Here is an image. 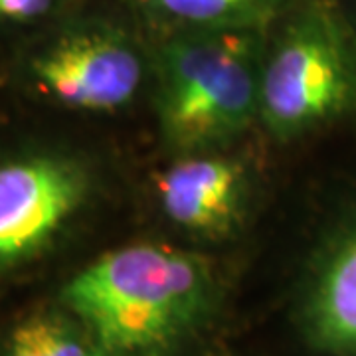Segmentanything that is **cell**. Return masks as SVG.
Here are the masks:
<instances>
[{
  "instance_id": "obj_1",
  "label": "cell",
  "mask_w": 356,
  "mask_h": 356,
  "mask_svg": "<svg viewBox=\"0 0 356 356\" xmlns=\"http://www.w3.org/2000/svg\"><path fill=\"white\" fill-rule=\"evenodd\" d=\"M212 291L200 257L159 243L102 255L64 287L62 299L105 355L143 353L172 341L204 313Z\"/></svg>"
},
{
  "instance_id": "obj_2",
  "label": "cell",
  "mask_w": 356,
  "mask_h": 356,
  "mask_svg": "<svg viewBox=\"0 0 356 356\" xmlns=\"http://www.w3.org/2000/svg\"><path fill=\"white\" fill-rule=\"evenodd\" d=\"M269 30H175L159 48V111L184 151L229 139L259 111V54Z\"/></svg>"
},
{
  "instance_id": "obj_3",
  "label": "cell",
  "mask_w": 356,
  "mask_h": 356,
  "mask_svg": "<svg viewBox=\"0 0 356 356\" xmlns=\"http://www.w3.org/2000/svg\"><path fill=\"white\" fill-rule=\"evenodd\" d=\"M273 28L277 38L259 76V115L285 139L355 102V24L341 0H299Z\"/></svg>"
},
{
  "instance_id": "obj_4",
  "label": "cell",
  "mask_w": 356,
  "mask_h": 356,
  "mask_svg": "<svg viewBox=\"0 0 356 356\" xmlns=\"http://www.w3.org/2000/svg\"><path fill=\"white\" fill-rule=\"evenodd\" d=\"M26 60L44 97L79 111H113L139 89L143 62L129 36L105 20L64 16Z\"/></svg>"
},
{
  "instance_id": "obj_5",
  "label": "cell",
  "mask_w": 356,
  "mask_h": 356,
  "mask_svg": "<svg viewBox=\"0 0 356 356\" xmlns=\"http://www.w3.org/2000/svg\"><path fill=\"white\" fill-rule=\"evenodd\" d=\"M83 166L54 151L0 159V269L44 252L88 196Z\"/></svg>"
},
{
  "instance_id": "obj_6",
  "label": "cell",
  "mask_w": 356,
  "mask_h": 356,
  "mask_svg": "<svg viewBox=\"0 0 356 356\" xmlns=\"http://www.w3.org/2000/svg\"><path fill=\"white\" fill-rule=\"evenodd\" d=\"M243 170L236 161L192 156L170 166L159 180L166 216L204 236L226 234L242 210Z\"/></svg>"
},
{
  "instance_id": "obj_7",
  "label": "cell",
  "mask_w": 356,
  "mask_h": 356,
  "mask_svg": "<svg viewBox=\"0 0 356 356\" xmlns=\"http://www.w3.org/2000/svg\"><path fill=\"white\" fill-rule=\"evenodd\" d=\"M299 0H121L137 18L175 30H271Z\"/></svg>"
},
{
  "instance_id": "obj_8",
  "label": "cell",
  "mask_w": 356,
  "mask_h": 356,
  "mask_svg": "<svg viewBox=\"0 0 356 356\" xmlns=\"http://www.w3.org/2000/svg\"><path fill=\"white\" fill-rule=\"evenodd\" d=\"M318 344L337 353L356 350V234L332 257L311 303Z\"/></svg>"
},
{
  "instance_id": "obj_9",
  "label": "cell",
  "mask_w": 356,
  "mask_h": 356,
  "mask_svg": "<svg viewBox=\"0 0 356 356\" xmlns=\"http://www.w3.org/2000/svg\"><path fill=\"white\" fill-rule=\"evenodd\" d=\"M67 8L70 0H0V30H46L67 16Z\"/></svg>"
},
{
  "instance_id": "obj_10",
  "label": "cell",
  "mask_w": 356,
  "mask_h": 356,
  "mask_svg": "<svg viewBox=\"0 0 356 356\" xmlns=\"http://www.w3.org/2000/svg\"><path fill=\"white\" fill-rule=\"evenodd\" d=\"M44 346L50 356H91L86 344L77 339L70 327L62 325L58 318L36 317Z\"/></svg>"
},
{
  "instance_id": "obj_11",
  "label": "cell",
  "mask_w": 356,
  "mask_h": 356,
  "mask_svg": "<svg viewBox=\"0 0 356 356\" xmlns=\"http://www.w3.org/2000/svg\"><path fill=\"white\" fill-rule=\"evenodd\" d=\"M8 356H50L38 329L36 317L20 323L10 334Z\"/></svg>"
},
{
  "instance_id": "obj_12",
  "label": "cell",
  "mask_w": 356,
  "mask_h": 356,
  "mask_svg": "<svg viewBox=\"0 0 356 356\" xmlns=\"http://www.w3.org/2000/svg\"><path fill=\"white\" fill-rule=\"evenodd\" d=\"M355 20H356V16H355Z\"/></svg>"
}]
</instances>
